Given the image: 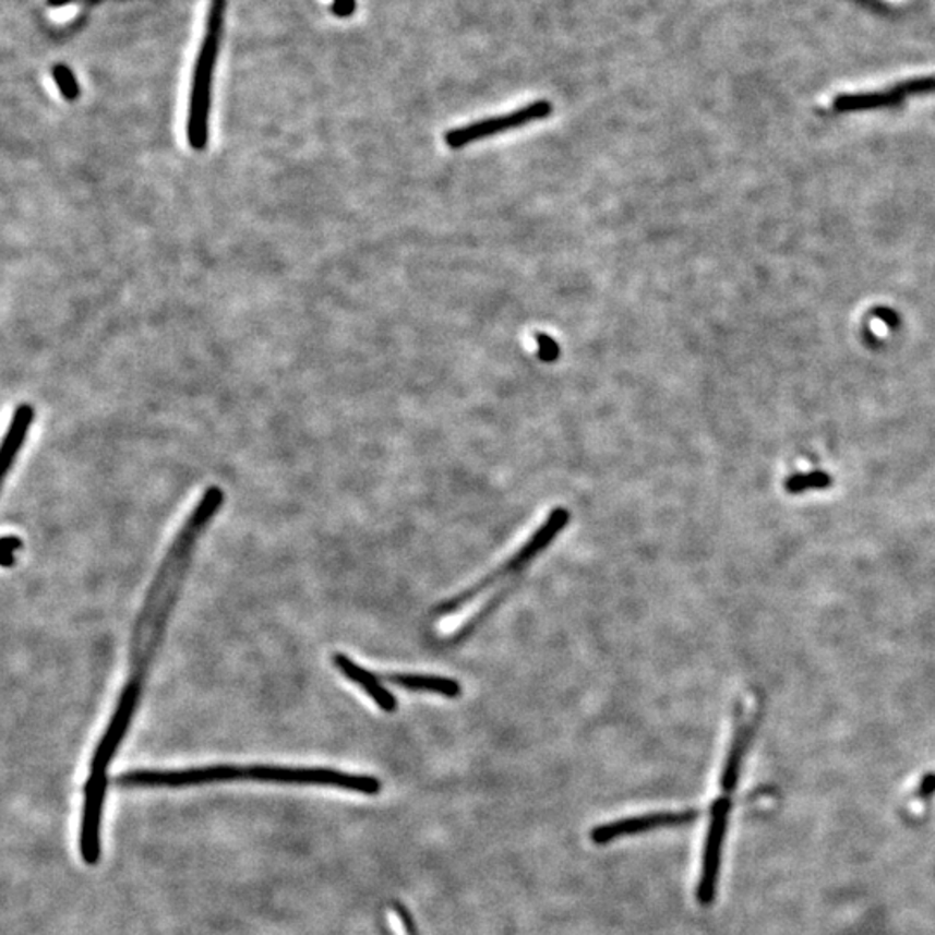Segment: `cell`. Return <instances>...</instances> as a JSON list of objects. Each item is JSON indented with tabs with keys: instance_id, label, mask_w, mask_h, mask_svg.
I'll return each mask as SVG.
<instances>
[{
	"instance_id": "6da1fadb",
	"label": "cell",
	"mask_w": 935,
	"mask_h": 935,
	"mask_svg": "<svg viewBox=\"0 0 935 935\" xmlns=\"http://www.w3.org/2000/svg\"><path fill=\"white\" fill-rule=\"evenodd\" d=\"M224 500L226 494L220 487L212 486L205 489L202 500L197 501L196 508L188 516L184 527L177 534L176 541L170 546V551L161 563L160 572L147 592L146 604L135 625L131 680L127 681L132 688L143 692L147 669L152 666L156 648L160 645L168 615L172 612L177 595L184 580L194 544L206 525L211 524L212 518L217 515L218 510L223 508Z\"/></svg>"
},
{
	"instance_id": "7a4b0ae2",
	"label": "cell",
	"mask_w": 935,
	"mask_h": 935,
	"mask_svg": "<svg viewBox=\"0 0 935 935\" xmlns=\"http://www.w3.org/2000/svg\"><path fill=\"white\" fill-rule=\"evenodd\" d=\"M253 780L262 783L309 784V787H329L348 792L376 795L382 792V781L368 775H350L329 768H291L274 764H215L205 768L177 769V771L123 772L117 776V784L125 789H185L200 784L223 783V781Z\"/></svg>"
},
{
	"instance_id": "3957f363",
	"label": "cell",
	"mask_w": 935,
	"mask_h": 935,
	"mask_svg": "<svg viewBox=\"0 0 935 935\" xmlns=\"http://www.w3.org/2000/svg\"><path fill=\"white\" fill-rule=\"evenodd\" d=\"M226 0H212L206 16L205 35L194 64L193 85L189 96L188 143L194 152H205L211 139L212 87H214L215 64L218 46L224 32Z\"/></svg>"
},
{
	"instance_id": "277c9868",
	"label": "cell",
	"mask_w": 935,
	"mask_h": 935,
	"mask_svg": "<svg viewBox=\"0 0 935 935\" xmlns=\"http://www.w3.org/2000/svg\"><path fill=\"white\" fill-rule=\"evenodd\" d=\"M568 522H571V512H568V510H553V512L550 513V516H548V520H546L544 525H542L541 529H537L536 532H534V536L530 537L529 542H525V544L522 546L520 550H518V553H516L515 556H512V559L508 560V563L503 566V568H498V571L492 572L491 575H487V577H483L480 583L475 584L474 588L466 589L465 592H461V595L456 596V598H453V600L445 601L444 604H441V607H439L436 613H441V615H444V613L456 612L457 609H461V607H465L468 601H471L474 600V598H477V596H479L480 592L483 591V589H487L489 588V586H492V584H495L498 583V580L503 579V577H506V575H513L515 574V572L522 571L524 566L529 565V563L532 562L534 559H536L537 554H541L542 551H544L546 548H548V546H550L551 542H553L554 539L559 537V534L562 532L563 529H565L566 525H568Z\"/></svg>"
},
{
	"instance_id": "5b68a950",
	"label": "cell",
	"mask_w": 935,
	"mask_h": 935,
	"mask_svg": "<svg viewBox=\"0 0 935 935\" xmlns=\"http://www.w3.org/2000/svg\"><path fill=\"white\" fill-rule=\"evenodd\" d=\"M553 113V105L546 99L534 101L524 108L516 109L512 113L501 115V117L487 118L480 122L468 123L465 127H457L445 132L444 141L451 149H461L468 144L477 143L482 139L494 137V135L503 134V132L518 129V127L529 125V123L539 122Z\"/></svg>"
},
{
	"instance_id": "8992f818",
	"label": "cell",
	"mask_w": 935,
	"mask_h": 935,
	"mask_svg": "<svg viewBox=\"0 0 935 935\" xmlns=\"http://www.w3.org/2000/svg\"><path fill=\"white\" fill-rule=\"evenodd\" d=\"M106 790H108V775L91 771L84 784V805H82L81 835H79L82 860L88 866H96L101 861V825Z\"/></svg>"
},
{
	"instance_id": "52a82bcc",
	"label": "cell",
	"mask_w": 935,
	"mask_h": 935,
	"mask_svg": "<svg viewBox=\"0 0 935 935\" xmlns=\"http://www.w3.org/2000/svg\"><path fill=\"white\" fill-rule=\"evenodd\" d=\"M731 801L728 795L714 802L710 810V825L705 837L704 858H702L700 882L696 898L707 907L716 898L718 890L719 866H721L722 846H724L728 818H730Z\"/></svg>"
},
{
	"instance_id": "ba28073f",
	"label": "cell",
	"mask_w": 935,
	"mask_h": 935,
	"mask_svg": "<svg viewBox=\"0 0 935 935\" xmlns=\"http://www.w3.org/2000/svg\"><path fill=\"white\" fill-rule=\"evenodd\" d=\"M695 819H698V811L633 816V818L604 823L601 827L595 828L591 831V840L596 846H604V843L613 842V840L622 839V837H630V835L645 834V831L660 830V828L684 827Z\"/></svg>"
},
{
	"instance_id": "9c48e42d",
	"label": "cell",
	"mask_w": 935,
	"mask_h": 935,
	"mask_svg": "<svg viewBox=\"0 0 935 935\" xmlns=\"http://www.w3.org/2000/svg\"><path fill=\"white\" fill-rule=\"evenodd\" d=\"M333 663H335L336 669H338L347 680L352 681V683H356L359 688L364 690L371 700H373L374 704L383 710V712L391 714L397 710V698H395L394 693H392L391 690H386L385 686H383L382 681L377 680L373 672L361 668L359 663L353 662L352 659H348L347 655L344 654H336L335 657H333Z\"/></svg>"
},
{
	"instance_id": "30bf717a",
	"label": "cell",
	"mask_w": 935,
	"mask_h": 935,
	"mask_svg": "<svg viewBox=\"0 0 935 935\" xmlns=\"http://www.w3.org/2000/svg\"><path fill=\"white\" fill-rule=\"evenodd\" d=\"M35 421V407L32 404L23 403L16 407L8 432H5L2 449H0V465H2V479L8 477L9 471L13 468L16 461L17 454L22 451L28 436L29 428Z\"/></svg>"
},
{
	"instance_id": "8fae6325",
	"label": "cell",
	"mask_w": 935,
	"mask_h": 935,
	"mask_svg": "<svg viewBox=\"0 0 935 935\" xmlns=\"http://www.w3.org/2000/svg\"><path fill=\"white\" fill-rule=\"evenodd\" d=\"M385 680L391 681L395 686L409 690V692L435 693V695L447 696V698H456L461 695V684L451 678H441V675H421V674H385Z\"/></svg>"
},
{
	"instance_id": "7c38bea8",
	"label": "cell",
	"mask_w": 935,
	"mask_h": 935,
	"mask_svg": "<svg viewBox=\"0 0 935 935\" xmlns=\"http://www.w3.org/2000/svg\"><path fill=\"white\" fill-rule=\"evenodd\" d=\"M751 728V724L742 726L734 736L733 747H731L730 757L726 760L724 772H722L721 784L726 793L733 792L736 789V783H739L740 768H742L743 755L747 751Z\"/></svg>"
},
{
	"instance_id": "4fadbf2b",
	"label": "cell",
	"mask_w": 935,
	"mask_h": 935,
	"mask_svg": "<svg viewBox=\"0 0 935 935\" xmlns=\"http://www.w3.org/2000/svg\"><path fill=\"white\" fill-rule=\"evenodd\" d=\"M52 79H55L56 85L59 87V93L68 101H75L76 97L81 96L79 82H76L75 75H73L72 70L67 64H56L52 68Z\"/></svg>"
},
{
	"instance_id": "5bb4252c",
	"label": "cell",
	"mask_w": 935,
	"mask_h": 935,
	"mask_svg": "<svg viewBox=\"0 0 935 935\" xmlns=\"http://www.w3.org/2000/svg\"><path fill=\"white\" fill-rule=\"evenodd\" d=\"M830 486V477L825 474H807L798 475L787 482V491L798 494V492L810 491V489H823Z\"/></svg>"
},
{
	"instance_id": "9a60e30c",
	"label": "cell",
	"mask_w": 935,
	"mask_h": 935,
	"mask_svg": "<svg viewBox=\"0 0 935 935\" xmlns=\"http://www.w3.org/2000/svg\"><path fill=\"white\" fill-rule=\"evenodd\" d=\"M23 542L17 536L2 537V554H0V565L4 568H11L16 563V553L22 550Z\"/></svg>"
},
{
	"instance_id": "2e32d148",
	"label": "cell",
	"mask_w": 935,
	"mask_h": 935,
	"mask_svg": "<svg viewBox=\"0 0 935 935\" xmlns=\"http://www.w3.org/2000/svg\"><path fill=\"white\" fill-rule=\"evenodd\" d=\"M537 352L541 357V361L554 362L560 357V347L556 341L546 333H537L536 335Z\"/></svg>"
},
{
	"instance_id": "e0dca14e",
	"label": "cell",
	"mask_w": 935,
	"mask_h": 935,
	"mask_svg": "<svg viewBox=\"0 0 935 935\" xmlns=\"http://www.w3.org/2000/svg\"><path fill=\"white\" fill-rule=\"evenodd\" d=\"M333 13L338 17H347L356 11V0H335L332 5Z\"/></svg>"
},
{
	"instance_id": "ac0fdd59",
	"label": "cell",
	"mask_w": 935,
	"mask_h": 935,
	"mask_svg": "<svg viewBox=\"0 0 935 935\" xmlns=\"http://www.w3.org/2000/svg\"><path fill=\"white\" fill-rule=\"evenodd\" d=\"M935 792V776L928 775L923 778L922 787H920V793H922L923 798H928L932 793Z\"/></svg>"
},
{
	"instance_id": "d6986e66",
	"label": "cell",
	"mask_w": 935,
	"mask_h": 935,
	"mask_svg": "<svg viewBox=\"0 0 935 935\" xmlns=\"http://www.w3.org/2000/svg\"><path fill=\"white\" fill-rule=\"evenodd\" d=\"M880 2H885V4L901 5L904 4L907 0H880Z\"/></svg>"
},
{
	"instance_id": "ffe728a7",
	"label": "cell",
	"mask_w": 935,
	"mask_h": 935,
	"mask_svg": "<svg viewBox=\"0 0 935 935\" xmlns=\"http://www.w3.org/2000/svg\"><path fill=\"white\" fill-rule=\"evenodd\" d=\"M382 932H383V935H394V934H392L391 928L385 927V925H382Z\"/></svg>"
}]
</instances>
